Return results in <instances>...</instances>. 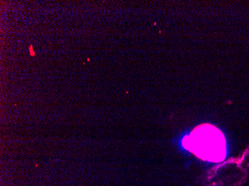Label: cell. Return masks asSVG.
<instances>
[{
  "label": "cell",
  "instance_id": "1",
  "mask_svg": "<svg viewBox=\"0 0 249 186\" xmlns=\"http://www.w3.org/2000/svg\"><path fill=\"white\" fill-rule=\"evenodd\" d=\"M186 149L197 157L211 162H222L226 156L225 137L219 129L209 124L196 127L183 139Z\"/></svg>",
  "mask_w": 249,
  "mask_h": 186
}]
</instances>
